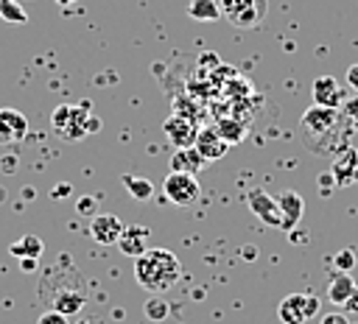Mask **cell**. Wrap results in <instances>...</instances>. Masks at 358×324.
<instances>
[{
  "mask_svg": "<svg viewBox=\"0 0 358 324\" xmlns=\"http://www.w3.org/2000/svg\"><path fill=\"white\" fill-rule=\"evenodd\" d=\"M0 17H3L6 22H25V20H28L25 8H22L17 0H0Z\"/></svg>",
  "mask_w": 358,
  "mask_h": 324,
  "instance_id": "cb8c5ba5",
  "label": "cell"
},
{
  "mask_svg": "<svg viewBox=\"0 0 358 324\" xmlns=\"http://www.w3.org/2000/svg\"><path fill=\"white\" fill-rule=\"evenodd\" d=\"M333 265H336V271L350 274V271L355 268V254H352V249H341V251L333 257Z\"/></svg>",
  "mask_w": 358,
  "mask_h": 324,
  "instance_id": "d4e9b609",
  "label": "cell"
},
{
  "mask_svg": "<svg viewBox=\"0 0 358 324\" xmlns=\"http://www.w3.org/2000/svg\"><path fill=\"white\" fill-rule=\"evenodd\" d=\"M246 201H249V209H252V215H257V218H260L263 223H268V226H277V229H282V212H280V204H277V198H271L266 190L255 187V190H249Z\"/></svg>",
  "mask_w": 358,
  "mask_h": 324,
  "instance_id": "9c48e42d",
  "label": "cell"
},
{
  "mask_svg": "<svg viewBox=\"0 0 358 324\" xmlns=\"http://www.w3.org/2000/svg\"><path fill=\"white\" fill-rule=\"evenodd\" d=\"M277 204H280V212H282V232L294 229V226L302 221V215H305V201H302V196L294 193V190H282V193L277 196Z\"/></svg>",
  "mask_w": 358,
  "mask_h": 324,
  "instance_id": "9a60e30c",
  "label": "cell"
},
{
  "mask_svg": "<svg viewBox=\"0 0 358 324\" xmlns=\"http://www.w3.org/2000/svg\"><path fill=\"white\" fill-rule=\"evenodd\" d=\"M182 277V263L168 249H148L134 257V279L148 293H165Z\"/></svg>",
  "mask_w": 358,
  "mask_h": 324,
  "instance_id": "3957f363",
  "label": "cell"
},
{
  "mask_svg": "<svg viewBox=\"0 0 358 324\" xmlns=\"http://www.w3.org/2000/svg\"><path fill=\"white\" fill-rule=\"evenodd\" d=\"M319 296L313 293H288L280 304H277V316L282 324H305L308 318H313L319 313Z\"/></svg>",
  "mask_w": 358,
  "mask_h": 324,
  "instance_id": "8992f818",
  "label": "cell"
},
{
  "mask_svg": "<svg viewBox=\"0 0 358 324\" xmlns=\"http://www.w3.org/2000/svg\"><path fill=\"white\" fill-rule=\"evenodd\" d=\"M95 198L92 196H84V198H78V212L81 215H95Z\"/></svg>",
  "mask_w": 358,
  "mask_h": 324,
  "instance_id": "f1b7e54d",
  "label": "cell"
},
{
  "mask_svg": "<svg viewBox=\"0 0 358 324\" xmlns=\"http://www.w3.org/2000/svg\"><path fill=\"white\" fill-rule=\"evenodd\" d=\"M123 184H126V190H129L137 201H145V198H151V193H154V184H151L148 179H143V176L123 173Z\"/></svg>",
  "mask_w": 358,
  "mask_h": 324,
  "instance_id": "7402d4cb",
  "label": "cell"
},
{
  "mask_svg": "<svg viewBox=\"0 0 358 324\" xmlns=\"http://www.w3.org/2000/svg\"><path fill=\"white\" fill-rule=\"evenodd\" d=\"M162 190H165L168 201L176 204V207H193V204L199 201V196H201L199 179L190 176V173H176V170H171V173L165 176Z\"/></svg>",
  "mask_w": 358,
  "mask_h": 324,
  "instance_id": "52a82bcc",
  "label": "cell"
},
{
  "mask_svg": "<svg viewBox=\"0 0 358 324\" xmlns=\"http://www.w3.org/2000/svg\"><path fill=\"white\" fill-rule=\"evenodd\" d=\"M330 179L336 182V187H350L358 184V148L347 145L333 156L330 165Z\"/></svg>",
  "mask_w": 358,
  "mask_h": 324,
  "instance_id": "ba28073f",
  "label": "cell"
},
{
  "mask_svg": "<svg viewBox=\"0 0 358 324\" xmlns=\"http://www.w3.org/2000/svg\"><path fill=\"white\" fill-rule=\"evenodd\" d=\"M299 134H302V142L308 151L333 159L341 148L350 145L347 140H350L352 128L341 109H327V106L313 103L299 120Z\"/></svg>",
  "mask_w": 358,
  "mask_h": 324,
  "instance_id": "6da1fadb",
  "label": "cell"
},
{
  "mask_svg": "<svg viewBox=\"0 0 358 324\" xmlns=\"http://www.w3.org/2000/svg\"><path fill=\"white\" fill-rule=\"evenodd\" d=\"M162 131H165V137H168L176 148H187V145H193L199 128H196V123H193L190 115H179V112H173L171 117H165Z\"/></svg>",
  "mask_w": 358,
  "mask_h": 324,
  "instance_id": "30bf717a",
  "label": "cell"
},
{
  "mask_svg": "<svg viewBox=\"0 0 358 324\" xmlns=\"http://www.w3.org/2000/svg\"><path fill=\"white\" fill-rule=\"evenodd\" d=\"M148 237H151L148 226H123V232L117 237V246H120L123 254L140 257L143 251H148Z\"/></svg>",
  "mask_w": 358,
  "mask_h": 324,
  "instance_id": "2e32d148",
  "label": "cell"
},
{
  "mask_svg": "<svg viewBox=\"0 0 358 324\" xmlns=\"http://www.w3.org/2000/svg\"><path fill=\"white\" fill-rule=\"evenodd\" d=\"M143 310H145V316H148L151 321H165V318H168V302L162 299V293H154V296H148Z\"/></svg>",
  "mask_w": 358,
  "mask_h": 324,
  "instance_id": "603a6c76",
  "label": "cell"
},
{
  "mask_svg": "<svg viewBox=\"0 0 358 324\" xmlns=\"http://www.w3.org/2000/svg\"><path fill=\"white\" fill-rule=\"evenodd\" d=\"M39 293H42V299H48L50 310H59L67 318L76 316L87 304V282H84L81 271L64 257L59 260L56 268H50L42 277Z\"/></svg>",
  "mask_w": 358,
  "mask_h": 324,
  "instance_id": "7a4b0ae2",
  "label": "cell"
},
{
  "mask_svg": "<svg viewBox=\"0 0 358 324\" xmlns=\"http://www.w3.org/2000/svg\"><path fill=\"white\" fill-rule=\"evenodd\" d=\"M347 87L358 95V64H350V70H347Z\"/></svg>",
  "mask_w": 358,
  "mask_h": 324,
  "instance_id": "f546056e",
  "label": "cell"
},
{
  "mask_svg": "<svg viewBox=\"0 0 358 324\" xmlns=\"http://www.w3.org/2000/svg\"><path fill=\"white\" fill-rule=\"evenodd\" d=\"M204 168H207V162L201 159V154H199L193 145L176 148L173 156H171V170H176V173H190V176H196V173L204 170Z\"/></svg>",
  "mask_w": 358,
  "mask_h": 324,
  "instance_id": "e0dca14e",
  "label": "cell"
},
{
  "mask_svg": "<svg viewBox=\"0 0 358 324\" xmlns=\"http://www.w3.org/2000/svg\"><path fill=\"white\" fill-rule=\"evenodd\" d=\"M36 324H70V318H67L64 313H59V310H45V313L36 318Z\"/></svg>",
  "mask_w": 358,
  "mask_h": 324,
  "instance_id": "4316f807",
  "label": "cell"
},
{
  "mask_svg": "<svg viewBox=\"0 0 358 324\" xmlns=\"http://www.w3.org/2000/svg\"><path fill=\"white\" fill-rule=\"evenodd\" d=\"M341 112H344V117H347L350 128H352V131H358V95H355V98H347V101L341 103Z\"/></svg>",
  "mask_w": 358,
  "mask_h": 324,
  "instance_id": "484cf974",
  "label": "cell"
},
{
  "mask_svg": "<svg viewBox=\"0 0 358 324\" xmlns=\"http://www.w3.org/2000/svg\"><path fill=\"white\" fill-rule=\"evenodd\" d=\"M313 103L316 106H327V109H341V103H344L341 84L333 75H319L313 81Z\"/></svg>",
  "mask_w": 358,
  "mask_h": 324,
  "instance_id": "5bb4252c",
  "label": "cell"
},
{
  "mask_svg": "<svg viewBox=\"0 0 358 324\" xmlns=\"http://www.w3.org/2000/svg\"><path fill=\"white\" fill-rule=\"evenodd\" d=\"M42 251H45V243L39 235H22L20 240L11 243V254L17 260H39Z\"/></svg>",
  "mask_w": 358,
  "mask_h": 324,
  "instance_id": "ffe728a7",
  "label": "cell"
},
{
  "mask_svg": "<svg viewBox=\"0 0 358 324\" xmlns=\"http://www.w3.org/2000/svg\"><path fill=\"white\" fill-rule=\"evenodd\" d=\"M218 8L235 28H255L268 11V0H218Z\"/></svg>",
  "mask_w": 358,
  "mask_h": 324,
  "instance_id": "5b68a950",
  "label": "cell"
},
{
  "mask_svg": "<svg viewBox=\"0 0 358 324\" xmlns=\"http://www.w3.org/2000/svg\"><path fill=\"white\" fill-rule=\"evenodd\" d=\"M59 6H73V3H78V0H56Z\"/></svg>",
  "mask_w": 358,
  "mask_h": 324,
  "instance_id": "836d02e7",
  "label": "cell"
},
{
  "mask_svg": "<svg viewBox=\"0 0 358 324\" xmlns=\"http://www.w3.org/2000/svg\"><path fill=\"white\" fill-rule=\"evenodd\" d=\"M50 126H53V131L59 134V140H64V142H78V140H84L90 131H98V128H101V120L90 115V106H87V103H59V106L53 109Z\"/></svg>",
  "mask_w": 358,
  "mask_h": 324,
  "instance_id": "277c9868",
  "label": "cell"
},
{
  "mask_svg": "<svg viewBox=\"0 0 358 324\" xmlns=\"http://www.w3.org/2000/svg\"><path fill=\"white\" fill-rule=\"evenodd\" d=\"M28 134V117L20 109H0V145H14L20 140H25Z\"/></svg>",
  "mask_w": 358,
  "mask_h": 324,
  "instance_id": "8fae6325",
  "label": "cell"
},
{
  "mask_svg": "<svg viewBox=\"0 0 358 324\" xmlns=\"http://www.w3.org/2000/svg\"><path fill=\"white\" fill-rule=\"evenodd\" d=\"M193 148L201 154L204 162H215V159H221L229 151V142L221 140V134L215 128H199L196 140H193Z\"/></svg>",
  "mask_w": 358,
  "mask_h": 324,
  "instance_id": "4fadbf2b",
  "label": "cell"
},
{
  "mask_svg": "<svg viewBox=\"0 0 358 324\" xmlns=\"http://www.w3.org/2000/svg\"><path fill=\"white\" fill-rule=\"evenodd\" d=\"M355 290H358L355 279H352L350 274H344V271H336V274L330 277V285H327V299H330L336 307H344L347 299H350Z\"/></svg>",
  "mask_w": 358,
  "mask_h": 324,
  "instance_id": "ac0fdd59",
  "label": "cell"
},
{
  "mask_svg": "<svg viewBox=\"0 0 358 324\" xmlns=\"http://www.w3.org/2000/svg\"><path fill=\"white\" fill-rule=\"evenodd\" d=\"M187 17H193V20H199V22L221 20L218 0H190V3H187Z\"/></svg>",
  "mask_w": 358,
  "mask_h": 324,
  "instance_id": "44dd1931",
  "label": "cell"
},
{
  "mask_svg": "<svg viewBox=\"0 0 358 324\" xmlns=\"http://www.w3.org/2000/svg\"><path fill=\"white\" fill-rule=\"evenodd\" d=\"M218 134H221V140H227L229 145H238V142H243L246 140V131H249V126L243 123V120H238V117H218V123L213 126Z\"/></svg>",
  "mask_w": 358,
  "mask_h": 324,
  "instance_id": "d6986e66",
  "label": "cell"
},
{
  "mask_svg": "<svg viewBox=\"0 0 358 324\" xmlns=\"http://www.w3.org/2000/svg\"><path fill=\"white\" fill-rule=\"evenodd\" d=\"M20 263H22L25 271H34V268H36V260H20Z\"/></svg>",
  "mask_w": 358,
  "mask_h": 324,
  "instance_id": "d6a6232c",
  "label": "cell"
},
{
  "mask_svg": "<svg viewBox=\"0 0 358 324\" xmlns=\"http://www.w3.org/2000/svg\"><path fill=\"white\" fill-rule=\"evenodd\" d=\"M123 226H126V223H123L117 215L101 212V215H92V221H90V237H92L95 243H101V246H112V243H117Z\"/></svg>",
  "mask_w": 358,
  "mask_h": 324,
  "instance_id": "7c38bea8",
  "label": "cell"
},
{
  "mask_svg": "<svg viewBox=\"0 0 358 324\" xmlns=\"http://www.w3.org/2000/svg\"><path fill=\"white\" fill-rule=\"evenodd\" d=\"M319 324H350V316L341 310V313H324Z\"/></svg>",
  "mask_w": 358,
  "mask_h": 324,
  "instance_id": "83f0119b",
  "label": "cell"
},
{
  "mask_svg": "<svg viewBox=\"0 0 358 324\" xmlns=\"http://www.w3.org/2000/svg\"><path fill=\"white\" fill-rule=\"evenodd\" d=\"M78 324H103V321H90V318H81Z\"/></svg>",
  "mask_w": 358,
  "mask_h": 324,
  "instance_id": "e575fe53",
  "label": "cell"
},
{
  "mask_svg": "<svg viewBox=\"0 0 358 324\" xmlns=\"http://www.w3.org/2000/svg\"><path fill=\"white\" fill-rule=\"evenodd\" d=\"M70 193V184H59L56 190H53V198H62V196H67Z\"/></svg>",
  "mask_w": 358,
  "mask_h": 324,
  "instance_id": "1f68e13d",
  "label": "cell"
},
{
  "mask_svg": "<svg viewBox=\"0 0 358 324\" xmlns=\"http://www.w3.org/2000/svg\"><path fill=\"white\" fill-rule=\"evenodd\" d=\"M341 310H344L347 316H358V290H355V293H352V296L347 299V304H344Z\"/></svg>",
  "mask_w": 358,
  "mask_h": 324,
  "instance_id": "4dcf8cb0",
  "label": "cell"
}]
</instances>
